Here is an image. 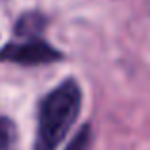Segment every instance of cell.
I'll use <instances>...</instances> for the list:
<instances>
[{
    "instance_id": "obj_1",
    "label": "cell",
    "mask_w": 150,
    "mask_h": 150,
    "mask_svg": "<svg viewBox=\"0 0 150 150\" xmlns=\"http://www.w3.org/2000/svg\"><path fill=\"white\" fill-rule=\"evenodd\" d=\"M82 110V88L74 78L53 88L42 99L38 110V125L34 150H55L69 135Z\"/></svg>"
},
{
    "instance_id": "obj_2",
    "label": "cell",
    "mask_w": 150,
    "mask_h": 150,
    "mask_svg": "<svg viewBox=\"0 0 150 150\" xmlns=\"http://www.w3.org/2000/svg\"><path fill=\"white\" fill-rule=\"evenodd\" d=\"M61 57V51L40 38H33V40L21 42V44H8L0 50V61L27 67L48 65V63H55Z\"/></svg>"
},
{
    "instance_id": "obj_3",
    "label": "cell",
    "mask_w": 150,
    "mask_h": 150,
    "mask_svg": "<svg viewBox=\"0 0 150 150\" xmlns=\"http://www.w3.org/2000/svg\"><path fill=\"white\" fill-rule=\"evenodd\" d=\"M46 23H48V19L42 13H38V11L23 13L21 17L17 19V23H15V34L33 40V38H36L38 34L46 29Z\"/></svg>"
},
{
    "instance_id": "obj_4",
    "label": "cell",
    "mask_w": 150,
    "mask_h": 150,
    "mask_svg": "<svg viewBox=\"0 0 150 150\" xmlns=\"http://www.w3.org/2000/svg\"><path fill=\"white\" fill-rule=\"evenodd\" d=\"M65 150H91V125L89 124L82 125L74 133V137L70 139Z\"/></svg>"
},
{
    "instance_id": "obj_5",
    "label": "cell",
    "mask_w": 150,
    "mask_h": 150,
    "mask_svg": "<svg viewBox=\"0 0 150 150\" xmlns=\"http://www.w3.org/2000/svg\"><path fill=\"white\" fill-rule=\"evenodd\" d=\"M15 137L13 122L8 118H0V150H6Z\"/></svg>"
}]
</instances>
